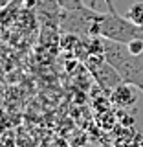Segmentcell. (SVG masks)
Returning <instances> with one entry per match:
<instances>
[{
  "mask_svg": "<svg viewBox=\"0 0 143 147\" xmlns=\"http://www.w3.org/2000/svg\"><path fill=\"white\" fill-rule=\"evenodd\" d=\"M127 52L132 57H140L143 53V40L141 39H130L127 42Z\"/></svg>",
  "mask_w": 143,
  "mask_h": 147,
  "instance_id": "cell-4",
  "label": "cell"
},
{
  "mask_svg": "<svg viewBox=\"0 0 143 147\" xmlns=\"http://www.w3.org/2000/svg\"><path fill=\"white\" fill-rule=\"evenodd\" d=\"M99 123L101 127L105 129V131H110V129H114V125H116V116H114L112 110H107V112H101L99 114Z\"/></svg>",
  "mask_w": 143,
  "mask_h": 147,
  "instance_id": "cell-3",
  "label": "cell"
},
{
  "mask_svg": "<svg viewBox=\"0 0 143 147\" xmlns=\"http://www.w3.org/2000/svg\"><path fill=\"white\" fill-rule=\"evenodd\" d=\"M26 4H28V6H33V0H28Z\"/></svg>",
  "mask_w": 143,
  "mask_h": 147,
  "instance_id": "cell-5",
  "label": "cell"
},
{
  "mask_svg": "<svg viewBox=\"0 0 143 147\" xmlns=\"http://www.w3.org/2000/svg\"><path fill=\"white\" fill-rule=\"evenodd\" d=\"M127 20L132 22L134 26H143V2H136L128 7L127 11Z\"/></svg>",
  "mask_w": 143,
  "mask_h": 147,
  "instance_id": "cell-2",
  "label": "cell"
},
{
  "mask_svg": "<svg viewBox=\"0 0 143 147\" xmlns=\"http://www.w3.org/2000/svg\"><path fill=\"white\" fill-rule=\"evenodd\" d=\"M136 99H138L136 86H132V85H117L114 88L112 96H110V101L114 105H117V107H123V109L132 107L136 103Z\"/></svg>",
  "mask_w": 143,
  "mask_h": 147,
  "instance_id": "cell-1",
  "label": "cell"
}]
</instances>
